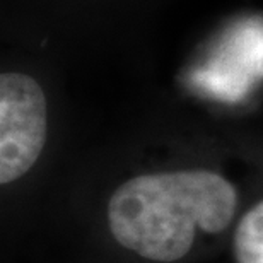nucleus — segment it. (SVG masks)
<instances>
[{"mask_svg": "<svg viewBox=\"0 0 263 263\" xmlns=\"http://www.w3.org/2000/svg\"><path fill=\"white\" fill-rule=\"evenodd\" d=\"M238 205L231 183L212 171H175L125 181L108 203L115 239L152 261L170 263L190 251L195 231L228 228Z\"/></svg>", "mask_w": 263, "mask_h": 263, "instance_id": "nucleus-1", "label": "nucleus"}, {"mask_svg": "<svg viewBox=\"0 0 263 263\" xmlns=\"http://www.w3.org/2000/svg\"><path fill=\"white\" fill-rule=\"evenodd\" d=\"M207 65L251 87L253 79L263 77V23L251 19L236 26Z\"/></svg>", "mask_w": 263, "mask_h": 263, "instance_id": "nucleus-3", "label": "nucleus"}, {"mask_svg": "<svg viewBox=\"0 0 263 263\" xmlns=\"http://www.w3.org/2000/svg\"><path fill=\"white\" fill-rule=\"evenodd\" d=\"M238 263H263V202L243 215L234 236Z\"/></svg>", "mask_w": 263, "mask_h": 263, "instance_id": "nucleus-4", "label": "nucleus"}, {"mask_svg": "<svg viewBox=\"0 0 263 263\" xmlns=\"http://www.w3.org/2000/svg\"><path fill=\"white\" fill-rule=\"evenodd\" d=\"M46 98L34 79L17 72L0 77V183L15 181L38 161L46 142Z\"/></svg>", "mask_w": 263, "mask_h": 263, "instance_id": "nucleus-2", "label": "nucleus"}]
</instances>
